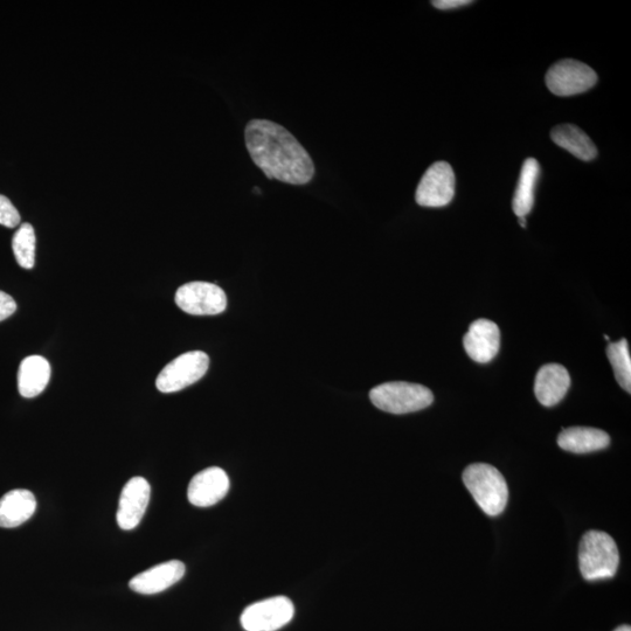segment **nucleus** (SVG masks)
<instances>
[{"mask_svg": "<svg viewBox=\"0 0 631 631\" xmlns=\"http://www.w3.org/2000/svg\"><path fill=\"white\" fill-rule=\"evenodd\" d=\"M462 478L484 513L491 517L501 515L509 499L508 484L501 471L490 464L475 463L464 470Z\"/></svg>", "mask_w": 631, "mask_h": 631, "instance_id": "f03ea898", "label": "nucleus"}, {"mask_svg": "<svg viewBox=\"0 0 631 631\" xmlns=\"http://www.w3.org/2000/svg\"><path fill=\"white\" fill-rule=\"evenodd\" d=\"M620 564L615 540L603 531H588L579 546V566L587 581L612 579Z\"/></svg>", "mask_w": 631, "mask_h": 631, "instance_id": "7ed1b4c3", "label": "nucleus"}, {"mask_svg": "<svg viewBox=\"0 0 631 631\" xmlns=\"http://www.w3.org/2000/svg\"><path fill=\"white\" fill-rule=\"evenodd\" d=\"M150 495V484L143 477L131 478L124 485L116 515L117 523L122 530L131 531L140 525L148 509Z\"/></svg>", "mask_w": 631, "mask_h": 631, "instance_id": "9d476101", "label": "nucleus"}, {"mask_svg": "<svg viewBox=\"0 0 631 631\" xmlns=\"http://www.w3.org/2000/svg\"><path fill=\"white\" fill-rule=\"evenodd\" d=\"M607 357L613 366L617 383L628 393L631 392V358L627 339H621L616 343H610L607 348Z\"/></svg>", "mask_w": 631, "mask_h": 631, "instance_id": "aec40b11", "label": "nucleus"}, {"mask_svg": "<svg viewBox=\"0 0 631 631\" xmlns=\"http://www.w3.org/2000/svg\"><path fill=\"white\" fill-rule=\"evenodd\" d=\"M551 138L560 148L571 152L573 156L581 159V161H593L598 156V149H596L591 138L580 128L573 126V124H563V126L554 128L551 131Z\"/></svg>", "mask_w": 631, "mask_h": 631, "instance_id": "a211bd4d", "label": "nucleus"}, {"mask_svg": "<svg viewBox=\"0 0 631 631\" xmlns=\"http://www.w3.org/2000/svg\"><path fill=\"white\" fill-rule=\"evenodd\" d=\"M246 147L268 179L290 185H305L315 176L307 150L289 131L273 121L252 120L245 130Z\"/></svg>", "mask_w": 631, "mask_h": 631, "instance_id": "f257e3e1", "label": "nucleus"}, {"mask_svg": "<svg viewBox=\"0 0 631 631\" xmlns=\"http://www.w3.org/2000/svg\"><path fill=\"white\" fill-rule=\"evenodd\" d=\"M464 349L474 362L487 364L497 356L501 346V331L489 320H478L470 325L463 338Z\"/></svg>", "mask_w": 631, "mask_h": 631, "instance_id": "f8f14e48", "label": "nucleus"}, {"mask_svg": "<svg viewBox=\"0 0 631 631\" xmlns=\"http://www.w3.org/2000/svg\"><path fill=\"white\" fill-rule=\"evenodd\" d=\"M17 310V303L13 298L0 291V322L5 321L6 318L11 317Z\"/></svg>", "mask_w": 631, "mask_h": 631, "instance_id": "5701e85b", "label": "nucleus"}, {"mask_svg": "<svg viewBox=\"0 0 631 631\" xmlns=\"http://www.w3.org/2000/svg\"><path fill=\"white\" fill-rule=\"evenodd\" d=\"M455 196V175L446 162L434 163L416 189L415 200L424 207H443L452 203Z\"/></svg>", "mask_w": 631, "mask_h": 631, "instance_id": "1a4fd4ad", "label": "nucleus"}, {"mask_svg": "<svg viewBox=\"0 0 631 631\" xmlns=\"http://www.w3.org/2000/svg\"><path fill=\"white\" fill-rule=\"evenodd\" d=\"M539 175L540 165L537 159H526L520 171L515 197H513V212L518 218L528 216L535 205V191Z\"/></svg>", "mask_w": 631, "mask_h": 631, "instance_id": "6ab92c4d", "label": "nucleus"}, {"mask_svg": "<svg viewBox=\"0 0 631 631\" xmlns=\"http://www.w3.org/2000/svg\"><path fill=\"white\" fill-rule=\"evenodd\" d=\"M614 631H631V628L629 626H621Z\"/></svg>", "mask_w": 631, "mask_h": 631, "instance_id": "393cba45", "label": "nucleus"}, {"mask_svg": "<svg viewBox=\"0 0 631 631\" xmlns=\"http://www.w3.org/2000/svg\"><path fill=\"white\" fill-rule=\"evenodd\" d=\"M210 367V357L203 351H190L173 359L156 380L158 391L175 393L196 384Z\"/></svg>", "mask_w": 631, "mask_h": 631, "instance_id": "39448f33", "label": "nucleus"}, {"mask_svg": "<svg viewBox=\"0 0 631 631\" xmlns=\"http://www.w3.org/2000/svg\"><path fill=\"white\" fill-rule=\"evenodd\" d=\"M370 399L372 404L381 411L391 414H408L431 406L434 395L425 386L406 383V381H392V383L372 388Z\"/></svg>", "mask_w": 631, "mask_h": 631, "instance_id": "20e7f679", "label": "nucleus"}, {"mask_svg": "<svg viewBox=\"0 0 631 631\" xmlns=\"http://www.w3.org/2000/svg\"><path fill=\"white\" fill-rule=\"evenodd\" d=\"M571 386L570 373L560 364H547L537 373L535 393L545 407L559 404Z\"/></svg>", "mask_w": 631, "mask_h": 631, "instance_id": "4468645a", "label": "nucleus"}, {"mask_svg": "<svg viewBox=\"0 0 631 631\" xmlns=\"http://www.w3.org/2000/svg\"><path fill=\"white\" fill-rule=\"evenodd\" d=\"M36 242V232L30 224H23L13 235V254L20 267L32 269L36 265Z\"/></svg>", "mask_w": 631, "mask_h": 631, "instance_id": "412c9836", "label": "nucleus"}, {"mask_svg": "<svg viewBox=\"0 0 631 631\" xmlns=\"http://www.w3.org/2000/svg\"><path fill=\"white\" fill-rule=\"evenodd\" d=\"M598 82V75L584 62L566 59L554 64L546 74V86L557 96L588 92Z\"/></svg>", "mask_w": 631, "mask_h": 631, "instance_id": "423d86ee", "label": "nucleus"}, {"mask_svg": "<svg viewBox=\"0 0 631 631\" xmlns=\"http://www.w3.org/2000/svg\"><path fill=\"white\" fill-rule=\"evenodd\" d=\"M473 2L470 0H434L432 5L436 9L440 10H453L457 8H462V6H467Z\"/></svg>", "mask_w": 631, "mask_h": 631, "instance_id": "b1692460", "label": "nucleus"}, {"mask_svg": "<svg viewBox=\"0 0 631 631\" xmlns=\"http://www.w3.org/2000/svg\"><path fill=\"white\" fill-rule=\"evenodd\" d=\"M610 438L606 432L591 427H571L564 429L558 436L561 449L573 454L598 452L609 446Z\"/></svg>", "mask_w": 631, "mask_h": 631, "instance_id": "dca6fc26", "label": "nucleus"}, {"mask_svg": "<svg viewBox=\"0 0 631 631\" xmlns=\"http://www.w3.org/2000/svg\"><path fill=\"white\" fill-rule=\"evenodd\" d=\"M519 224H520V226L525 228L526 227V219L525 218H519Z\"/></svg>", "mask_w": 631, "mask_h": 631, "instance_id": "a878e982", "label": "nucleus"}, {"mask_svg": "<svg viewBox=\"0 0 631 631\" xmlns=\"http://www.w3.org/2000/svg\"><path fill=\"white\" fill-rule=\"evenodd\" d=\"M51 379V365L41 356L23 360L18 372V390L22 397L31 399L45 391Z\"/></svg>", "mask_w": 631, "mask_h": 631, "instance_id": "f3484780", "label": "nucleus"}, {"mask_svg": "<svg viewBox=\"0 0 631 631\" xmlns=\"http://www.w3.org/2000/svg\"><path fill=\"white\" fill-rule=\"evenodd\" d=\"M37 510L31 491L16 489L0 498V528L13 529L27 522Z\"/></svg>", "mask_w": 631, "mask_h": 631, "instance_id": "2eb2a0df", "label": "nucleus"}, {"mask_svg": "<svg viewBox=\"0 0 631 631\" xmlns=\"http://www.w3.org/2000/svg\"><path fill=\"white\" fill-rule=\"evenodd\" d=\"M294 603L286 596H275L253 603L241 615V626L246 631H276L293 620Z\"/></svg>", "mask_w": 631, "mask_h": 631, "instance_id": "0eeeda50", "label": "nucleus"}, {"mask_svg": "<svg viewBox=\"0 0 631 631\" xmlns=\"http://www.w3.org/2000/svg\"><path fill=\"white\" fill-rule=\"evenodd\" d=\"M186 572L185 565L179 560H170L149 568L129 582L131 591L143 595H154L166 591L182 580Z\"/></svg>", "mask_w": 631, "mask_h": 631, "instance_id": "ddd939ff", "label": "nucleus"}, {"mask_svg": "<svg viewBox=\"0 0 631 631\" xmlns=\"http://www.w3.org/2000/svg\"><path fill=\"white\" fill-rule=\"evenodd\" d=\"M230 490V478L226 471L211 467L194 476L187 489V497L192 505L208 508L224 499Z\"/></svg>", "mask_w": 631, "mask_h": 631, "instance_id": "9b49d317", "label": "nucleus"}, {"mask_svg": "<svg viewBox=\"0 0 631 631\" xmlns=\"http://www.w3.org/2000/svg\"><path fill=\"white\" fill-rule=\"evenodd\" d=\"M175 300L180 309L194 316L219 315L227 308L225 291L208 282L184 284L177 290Z\"/></svg>", "mask_w": 631, "mask_h": 631, "instance_id": "6e6552de", "label": "nucleus"}, {"mask_svg": "<svg viewBox=\"0 0 631 631\" xmlns=\"http://www.w3.org/2000/svg\"><path fill=\"white\" fill-rule=\"evenodd\" d=\"M20 224V214L8 197L0 194V225L15 228Z\"/></svg>", "mask_w": 631, "mask_h": 631, "instance_id": "4be33fe9", "label": "nucleus"}]
</instances>
